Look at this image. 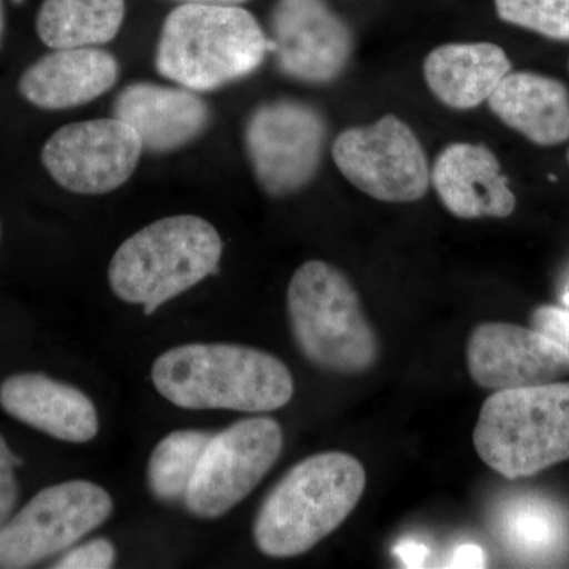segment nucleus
I'll use <instances>...</instances> for the list:
<instances>
[{"mask_svg": "<svg viewBox=\"0 0 569 569\" xmlns=\"http://www.w3.org/2000/svg\"><path fill=\"white\" fill-rule=\"evenodd\" d=\"M563 302H565V306H567L569 309V287H568L567 293L563 295Z\"/></svg>", "mask_w": 569, "mask_h": 569, "instance_id": "obj_31", "label": "nucleus"}, {"mask_svg": "<svg viewBox=\"0 0 569 569\" xmlns=\"http://www.w3.org/2000/svg\"><path fill=\"white\" fill-rule=\"evenodd\" d=\"M498 18L550 40L569 41V0H493Z\"/></svg>", "mask_w": 569, "mask_h": 569, "instance_id": "obj_23", "label": "nucleus"}, {"mask_svg": "<svg viewBox=\"0 0 569 569\" xmlns=\"http://www.w3.org/2000/svg\"><path fill=\"white\" fill-rule=\"evenodd\" d=\"M142 152L132 127L111 116L56 130L41 149V163L71 193L107 194L132 178Z\"/></svg>", "mask_w": 569, "mask_h": 569, "instance_id": "obj_11", "label": "nucleus"}, {"mask_svg": "<svg viewBox=\"0 0 569 569\" xmlns=\"http://www.w3.org/2000/svg\"><path fill=\"white\" fill-rule=\"evenodd\" d=\"M0 236H2V224H0Z\"/></svg>", "mask_w": 569, "mask_h": 569, "instance_id": "obj_32", "label": "nucleus"}, {"mask_svg": "<svg viewBox=\"0 0 569 569\" xmlns=\"http://www.w3.org/2000/svg\"><path fill=\"white\" fill-rule=\"evenodd\" d=\"M531 328L552 337L569 351V310L556 306H539L531 313Z\"/></svg>", "mask_w": 569, "mask_h": 569, "instance_id": "obj_26", "label": "nucleus"}, {"mask_svg": "<svg viewBox=\"0 0 569 569\" xmlns=\"http://www.w3.org/2000/svg\"><path fill=\"white\" fill-rule=\"evenodd\" d=\"M181 3H198V6H223V7H238L242 3L250 2V0H179Z\"/></svg>", "mask_w": 569, "mask_h": 569, "instance_id": "obj_29", "label": "nucleus"}, {"mask_svg": "<svg viewBox=\"0 0 569 569\" xmlns=\"http://www.w3.org/2000/svg\"><path fill=\"white\" fill-rule=\"evenodd\" d=\"M427 88L452 110H473L488 102L512 66L507 51L489 41L447 43L427 54Z\"/></svg>", "mask_w": 569, "mask_h": 569, "instance_id": "obj_19", "label": "nucleus"}, {"mask_svg": "<svg viewBox=\"0 0 569 569\" xmlns=\"http://www.w3.org/2000/svg\"><path fill=\"white\" fill-rule=\"evenodd\" d=\"M473 443L482 462L508 479L569 460V383L493 392L479 411Z\"/></svg>", "mask_w": 569, "mask_h": 569, "instance_id": "obj_6", "label": "nucleus"}, {"mask_svg": "<svg viewBox=\"0 0 569 569\" xmlns=\"http://www.w3.org/2000/svg\"><path fill=\"white\" fill-rule=\"evenodd\" d=\"M451 563L456 568H482L486 563L485 552L479 546L463 545L455 550Z\"/></svg>", "mask_w": 569, "mask_h": 569, "instance_id": "obj_28", "label": "nucleus"}, {"mask_svg": "<svg viewBox=\"0 0 569 569\" xmlns=\"http://www.w3.org/2000/svg\"><path fill=\"white\" fill-rule=\"evenodd\" d=\"M501 523L509 548L529 559L556 552L563 539L565 523L560 512L539 498L515 501L505 511Z\"/></svg>", "mask_w": 569, "mask_h": 569, "instance_id": "obj_22", "label": "nucleus"}, {"mask_svg": "<svg viewBox=\"0 0 569 569\" xmlns=\"http://www.w3.org/2000/svg\"><path fill=\"white\" fill-rule=\"evenodd\" d=\"M269 40L277 69L310 86L339 80L355 52L353 31L326 0H277Z\"/></svg>", "mask_w": 569, "mask_h": 569, "instance_id": "obj_12", "label": "nucleus"}, {"mask_svg": "<svg viewBox=\"0 0 569 569\" xmlns=\"http://www.w3.org/2000/svg\"><path fill=\"white\" fill-rule=\"evenodd\" d=\"M430 183L445 208L463 220L507 219L518 204L496 153L485 144H448L430 170Z\"/></svg>", "mask_w": 569, "mask_h": 569, "instance_id": "obj_15", "label": "nucleus"}, {"mask_svg": "<svg viewBox=\"0 0 569 569\" xmlns=\"http://www.w3.org/2000/svg\"><path fill=\"white\" fill-rule=\"evenodd\" d=\"M331 153L347 181L373 200L411 203L429 192L425 148L413 130L395 114L340 133Z\"/></svg>", "mask_w": 569, "mask_h": 569, "instance_id": "obj_8", "label": "nucleus"}, {"mask_svg": "<svg viewBox=\"0 0 569 569\" xmlns=\"http://www.w3.org/2000/svg\"><path fill=\"white\" fill-rule=\"evenodd\" d=\"M212 436L206 430H176L159 441L148 466L149 489L157 500H183Z\"/></svg>", "mask_w": 569, "mask_h": 569, "instance_id": "obj_21", "label": "nucleus"}, {"mask_svg": "<svg viewBox=\"0 0 569 569\" xmlns=\"http://www.w3.org/2000/svg\"><path fill=\"white\" fill-rule=\"evenodd\" d=\"M490 111L537 146L569 140V91L563 82L535 71H511L489 97Z\"/></svg>", "mask_w": 569, "mask_h": 569, "instance_id": "obj_18", "label": "nucleus"}, {"mask_svg": "<svg viewBox=\"0 0 569 569\" xmlns=\"http://www.w3.org/2000/svg\"><path fill=\"white\" fill-rule=\"evenodd\" d=\"M223 241L208 220L173 216L157 220L122 242L112 254V293L152 316L160 306L219 269Z\"/></svg>", "mask_w": 569, "mask_h": 569, "instance_id": "obj_4", "label": "nucleus"}, {"mask_svg": "<svg viewBox=\"0 0 569 569\" xmlns=\"http://www.w3.org/2000/svg\"><path fill=\"white\" fill-rule=\"evenodd\" d=\"M153 387L183 410L263 413L287 406L295 395L290 369L271 353L233 343H189L153 362Z\"/></svg>", "mask_w": 569, "mask_h": 569, "instance_id": "obj_1", "label": "nucleus"}, {"mask_svg": "<svg viewBox=\"0 0 569 569\" xmlns=\"http://www.w3.org/2000/svg\"><path fill=\"white\" fill-rule=\"evenodd\" d=\"M326 141L325 116L301 100L258 104L246 122L247 157L269 197H290L306 189L320 171Z\"/></svg>", "mask_w": 569, "mask_h": 569, "instance_id": "obj_7", "label": "nucleus"}, {"mask_svg": "<svg viewBox=\"0 0 569 569\" xmlns=\"http://www.w3.org/2000/svg\"><path fill=\"white\" fill-rule=\"evenodd\" d=\"M126 0H43L36 29L50 50L103 47L121 32Z\"/></svg>", "mask_w": 569, "mask_h": 569, "instance_id": "obj_20", "label": "nucleus"}, {"mask_svg": "<svg viewBox=\"0 0 569 569\" xmlns=\"http://www.w3.org/2000/svg\"><path fill=\"white\" fill-rule=\"evenodd\" d=\"M271 51L260 22L241 6L181 3L164 18L156 69L182 88L211 92L250 77Z\"/></svg>", "mask_w": 569, "mask_h": 569, "instance_id": "obj_3", "label": "nucleus"}, {"mask_svg": "<svg viewBox=\"0 0 569 569\" xmlns=\"http://www.w3.org/2000/svg\"><path fill=\"white\" fill-rule=\"evenodd\" d=\"M282 448V427L271 418L242 419L212 436L183 497L190 515L222 518L260 485Z\"/></svg>", "mask_w": 569, "mask_h": 569, "instance_id": "obj_10", "label": "nucleus"}, {"mask_svg": "<svg viewBox=\"0 0 569 569\" xmlns=\"http://www.w3.org/2000/svg\"><path fill=\"white\" fill-rule=\"evenodd\" d=\"M3 31H6V7H3V0H0V44H2Z\"/></svg>", "mask_w": 569, "mask_h": 569, "instance_id": "obj_30", "label": "nucleus"}, {"mask_svg": "<svg viewBox=\"0 0 569 569\" xmlns=\"http://www.w3.org/2000/svg\"><path fill=\"white\" fill-rule=\"evenodd\" d=\"M568 162H569V151H568Z\"/></svg>", "mask_w": 569, "mask_h": 569, "instance_id": "obj_33", "label": "nucleus"}, {"mask_svg": "<svg viewBox=\"0 0 569 569\" xmlns=\"http://www.w3.org/2000/svg\"><path fill=\"white\" fill-rule=\"evenodd\" d=\"M116 549L110 539L97 538L67 552L54 569H108L114 567Z\"/></svg>", "mask_w": 569, "mask_h": 569, "instance_id": "obj_24", "label": "nucleus"}, {"mask_svg": "<svg viewBox=\"0 0 569 569\" xmlns=\"http://www.w3.org/2000/svg\"><path fill=\"white\" fill-rule=\"evenodd\" d=\"M392 553H395L397 560L406 568H422L430 556L427 546L417 541V539H402V541L392 549Z\"/></svg>", "mask_w": 569, "mask_h": 569, "instance_id": "obj_27", "label": "nucleus"}, {"mask_svg": "<svg viewBox=\"0 0 569 569\" xmlns=\"http://www.w3.org/2000/svg\"><path fill=\"white\" fill-rule=\"evenodd\" d=\"M287 309L296 346L318 369L358 376L377 365L376 331L353 284L335 266H299L288 284Z\"/></svg>", "mask_w": 569, "mask_h": 569, "instance_id": "obj_5", "label": "nucleus"}, {"mask_svg": "<svg viewBox=\"0 0 569 569\" xmlns=\"http://www.w3.org/2000/svg\"><path fill=\"white\" fill-rule=\"evenodd\" d=\"M21 463V459L11 452L9 445L0 436V530L9 522L20 496L14 467H20Z\"/></svg>", "mask_w": 569, "mask_h": 569, "instance_id": "obj_25", "label": "nucleus"}, {"mask_svg": "<svg viewBox=\"0 0 569 569\" xmlns=\"http://www.w3.org/2000/svg\"><path fill=\"white\" fill-rule=\"evenodd\" d=\"M111 512L110 493L91 481L74 479L40 490L0 530V568H29L69 549Z\"/></svg>", "mask_w": 569, "mask_h": 569, "instance_id": "obj_9", "label": "nucleus"}, {"mask_svg": "<svg viewBox=\"0 0 569 569\" xmlns=\"http://www.w3.org/2000/svg\"><path fill=\"white\" fill-rule=\"evenodd\" d=\"M3 410L58 440L88 443L99 433V415L80 389L41 373H17L0 387Z\"/></svg>", "mask_w": 569, "mask_h": 569, "instance_id": "obj_17", "label": "nucleus"}, {"mask_svg": "<svg viewBox=\"0 0 569 569\" xmlns=\"http://www.w3.org/2000/svg\"><path fill=\"white\" fill-rule=\"evenodd\" d=\"M362 463L329 451L296 463L268 493L253 522L258 550L291 559L316 548L353 512L366 489Z\"/></svg>", "mask_w": 569, "mask_h": 569, "instance_id": "obj_2", "label": "nucleus"}, {"mask_svg": "<svg viewBox=\"0 0 569 569\" xmlns=\"http://www.w3.org/2000/svg\"><path fill=\"white\" fill-rule=\"evenodd\" d=\"M467 367L478 387L490 391L556 383L569 373V351L535 328L482 323L467 343Z\"/></svg>", "mask_w": 569, "mask_h": 569, "instance_id": "obj_13", "label": "nucleus"}, {"mask_svg": "<svg viewBox=\"0 0 569 569\" xmlns=\"http://www.w3.org/2000/svg\"><path fill=\"white\" fill-rule=\"evenodd\" d=\"M119 74L118 59L103 48L52 50L26 69L18 89L40 110H71L111 91Z\"/></svg>", "mask_w": 569, "mask_h": 569, "instance_id": "obj_16", "label": "nucleus"}, {"mask_svg": "<svg viewBox=\"0 0 569 569\" xmlns=\"http://www.w3.org/2000/svg\"><path fill=\"white\" fill-rule=\"evenodd\" d=\"M112 116L129 123L144 151L170 153L208 132L212 111L200 92L182 86L138 81L116 96Z\"/></svg>", "mask_w": 569, "mask_h": 569, "instance_id": "obj_14", "label": "nucleus"}]
</instances>
